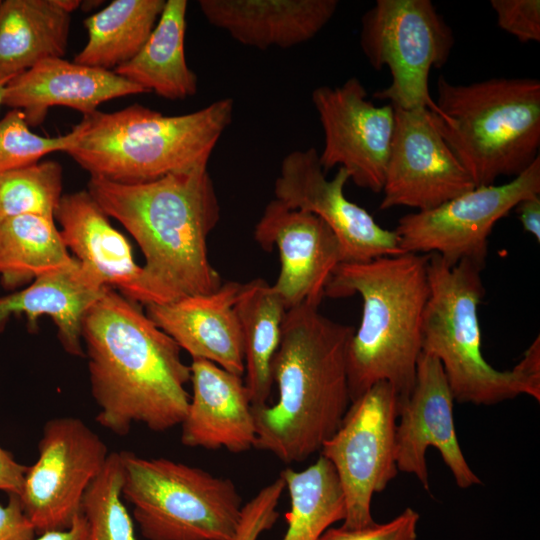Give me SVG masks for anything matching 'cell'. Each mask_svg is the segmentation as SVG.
<instances>
[{"label": "cell", "mask_w": 540, "mask_h": 540, "mask_svg": "<svg viewBox=\"0 0 540 540\" xmlns=\"http://www.w3.org/2000/svg\"><path fill=\"white\" fill-rule=\"evenodd\" d=\"M81 337L99 425L123 436L134 423L154 432L182 423L190 365L138 303L107 287L85 313Z\"/></svg>", "instance_id": "cell-1"}, {"label": "cell", "mask_w": 540, "mask_h": 540, "mask_svg": "<svg viewBox=\"0 0 540 540\" xmlns=\"http://www.w3.org/2000/svg\"><path fill=\"white\" fill-rule=\"evenodd\" d=\"M87 191L142 250L148 305L212 293L222 285L208 257L220 205L207 168L140 184L90 177Z\"/></svg>", "instance_id": "cell-2"}, {"label": "cell", "mask_w": 540, "mask_h": 540, "mask_svg": "<svg viewBox=\"0 0 540 540\" xmlns=\"http://www.w3.org/2000/svg\"><path fill=\"white\" fill-rule=\"evenodd\" d=\"M318 307L304 303L286 311L272 362L278 400L252 406L254 448L286 464L320 452L351 403L347 353L355 329L329 319Z\"/></svg>", "instance_id": "cell-3"}, {"label": "cell", "mask_w": 540, "mask_h": 540, "mask_svg": "<svg viewBox=\"0 0 540 540\" xmlns=\"http://www.w3.org/2000/svg\"><path fill=\"white\" fill-rule=\"evenodd\" d=\"M428 255L402 253L367 262H341L324 291L331 298L358 294L361 322L347 353L351 402L380 381L391 384L400 403L410 395L422 352L429 297Z\"/></svg>", "instance_id": "cell-4"}, {"label": "cell", "mask_w": 540, "mask_h": 540, "mask_svg": "<svg viewBox=\"0 0 540 540\" xmlns=\"http://www.w3.org/2000/svg\"><path fill=\"white\" fill-rule=\"evenodd\" d=\"M233 111L231 98L182 115H164L140 104L111 113L97 110L83 116L81 134L66 153L91 177L119 184L207 168Z\"/></svg>", "instance_id": "cell-5"}, {"label": "cell", "mask_w": 540, "mask_h": 540, "mask_svg": "<svg viewBox=\"0 0 540 540\" xmlns=\"http://www.w3.org/2000/svg\"><path fill=\"white\" fill-rule=\"evenodd\" d=\"M483 267L469 260L450 266L439 255H428L422 352L440 361L458 403L494 405L522 394L540 401L539 336L509 371L495 369L482 354L478 307L485 293Z\"/></svg>", "instance_id": "cell-6"}, {"label": "cell", "mask_w": 540, "mask_h": 540, "mask_svg": "<svg viewBox=\"0 0 540 540\" xmlns=\"http://www.w3.org/2000/svg\"><path fill=\"white\" fill-rule=\"evenodd\" d=\"M433 121L475 187L516 177L539 157L540 81L497 77L455 84L441 75Z\"/></svg>", "instance_id": "cell-7"}, {"label": "cell", "mask_w": 540, "mask_h": 540, "mask_svg": "<svg viewBox=\"0 0 540 540\" xmlns=\"http://www.w3.org/2000/svg\"><path fill=\"white\" fill-rule=\"evenodd\" d=\"M122 498L147 540H234L242 498L233 481L167 458L120 452Z\"/></svg>", "instance_id": "cell-8"}, {"label": "cell", "mask_w": 540, "mask_h": 540, "mask_svg": "<svg viewBox=\"0 0 540 540\" xmlns=\"http://www.w3.org/2000/svg\"><path fill=\"white\" fill-rule=\"evenodd\" d=\"M454 44L452 29L430 0H377L362 17L360 47L375 70L388 68L391 82L373 97L439 115L428 78L448 62Z\"/></svg>", "instance_id": "cell-9"}, {"label": "cell", "mask_w": 540, "mask_h": 540, "mask_svg": "<svg viewBox=\"0 0 540 540\" xmlns=\"http://www.w3.org/2000/svg\"><path fill=\"white\" fill-rule=\"evenodd\" d=\"M399 406V395L391 384L375 383L350 403L340 427L320 450L341 484L346 504L344 528L375 523L372 497L398 473L395 436Z\"/></svg>", "instance_id": "cell-10"}, {"label": "cell", "mask_w": 540, "mask_h": 540, "mask_svg": "<svg viewBox=\"0 0 540 540\" xmlns=\"http://www.w3.org/2000/svg\"><path fill=\"white\" fill-rule=\"evenodd\" d=\"M540 195V157L501 185L475 187L435 208L404 215L395 233L404 253L437 254L448 265L484 266L495 224L528 197Z\"/></svg>", "instance_id": "cell-11"}, {"label": "cell", "mask_w": 540, "mask_h": 540, "mask_svg": "<svg viewBox=\"0 0 540 540\" xmlns=\"http://www.w3.org/2000/svg\"><path fill=\"white\" fill-rule=\"evenodd\" d=\"M109 454L103 440L79 418L55 417L44 424L38 458L28 466L19 496L37 535L72 526Z\"/></svg>", "instance_id": "cell-12"}, {"label": "cell", "mask_w": 540, "mask_h": 540, "mask_svg": "<svg viewBox=\"0 0 540 540\" xmlns=\"http://www.w3.org/2000/svg\"><path fill=\"white\" fill-rule=\"evenodd\" d=\"M311 101L324 133L319 154L323 170L342 167L357 186L380 193L394 131L393 106H377L368 100L356 77L340 86L315 88Z\"/></svg>", "instance_id": "cell-13"}, {"label": "cell", "mask_w": 540, "mask_h": 540, "mask_svg": "<svg viewBox=\"0 0 540 540\" xmlns=\"http://www.w3.org/2000/svg\"><path fill=\"white\" fill-rule=\"evenodd\" d=\"M348 180L342 167L327 179L315 148L295 150L282 160L274 184L275 199L322 219L340 244L343 262L404 253L394 230L381 227L368 211L347 199L344 188Z\"/></svg>", "instance_id": "cell-14"}, {"label": "cell", "mask_w": 540, "mask_h": 540, "mask_svg": "<svg viewBox=\"0 0 540 540\" xmlns=\"http://www.w3.org/2000/svg\"><path fill=\"white\" fill-rule=\"evenodd\" d=\"M393 108L395 124L380 209L404 206L425 211L475 188L429 109Z\"/></svg>", "instance_id": "cell-15"}, {"label": "cell", "mask_w": 540, "mask_h": 540, "mask_svg": "<svg viewBox=\"0 0 540 540\" xmlns=\"http://www.w3.org/2000/svg\"><path fill=\"white\" fill-rule=\"evenodd\" d=\"M454 398L440 361L421 352L413 389L400 403L395 458L398 471L413 474L429 490L426 451L436 448L459 488L481 484L461 451L453 419Z\"/></svg>", "instance_id": "cell-16"}, {"label": "cell", "mask_w": 540, "mask_h": 540, "mask_svg": "<svg viewBox=\"0 0 540 540\" xmlns=\"http://www.w3.org/2000/svg\"><path fill=\"white\" fill-rule=\"evenodd\" d=\"M254 240L266 251L278 249L281 267L273 286L287 310L304 303L319 306L333 271L343 262L327 224L273 199L255 225Z\"/></svg>", "instance_id": "cell-17"}, {"label": "cell", "mask_w": 540, "mask_h": 540, "mask_svg": "<svg viewBox=\"0 0 540 540\" xmlns=\"http://www.w3.org/2000/svg\"><path fill=\"white\" fill-rule=\"evenodd\" d=\"M109 218L87 189L63 194L55 212L62 239L82 270L98 285L116 288L146 306L150 300L143 267L136 263L129 240Z\"/></svg>", "instance_id": "cell-18"}, {"label": "cell", "mask_w": 540, "mask_h": 540, "mask_svg": "<svg viewBox=\"0 0 540 540\" xmlns=\"http://www.w3.org/2000/svg\"><path fill=\"white\" fill-rule=\"evenodd\" d=\"M143 93L144 89L114 71L49 58L9 80L2 105L22 111L29 127H36L54 106L68 107L86 116L104 102Z\"/></svg>", "instance_id": "cell-19"}, {"label": "cell", "mask_w": 540, "mask_h": 540, "mask_svg": "<svg viewBox=\"0 0 540 540\" xmlns=\"http://www.w3.org/2000/svg\"><path fill=\"white\" fill-rule=\"evenodd\" d=\"M240 287L241 283L225 282L212 293L146 305V314L192 359H205L243 376V341L234 310Z\"/></svg>", "instance_id": "cell-20"}, {"label": "cell", "mask_w": 540, "mask_h": 540, "mask_svg": "<svg viewBox=\"0 0 540 540\" xmlns=\"http://www.w3.org/2000/svg\"><path fill=\"white\" fill-rule=\"evenodd\" d=\"M190 369L192 395L180 424L181 443L233 453L254 447L252 405L242 376L200 358L192 359Z\"/></svg>", "instance_id": "cell-21"}, {"label": "cell", "mask_w": 540, "mask_h": 540, "mask_svg": "<svg viewBox=\"0 0 540 540\" xmlns=\"http://www.w3.org/2000/svg\"><path fill=\"white\" fill-rule=\"evenodd\" d=\"M198 4L211 25L260 50L309 41L338 8L337 0H200Z\"/></svg>", "instance_id": "cell-22"}, {"label": "cell", "mask_w": 540, "mask_h": 540, "mask_svg": "<svg viewBox=\"0 0 540 540\" xmlns=\"http://www.w3.org/2000/svg\"><path fill=\"white\" fill-rule=\"evenodd\" d=\"M106 288L95 283L74 257L70 264L42 274L24 289L0 296V332L13 315H24L33 330L41 316H48L65 352L83 357L82 320Z\"/></svg>", "instance_id": "cell-23"}, {"label": "cell", "mask_w": 540, "mask_h": 540, "mask_svg": "<svg viewBox=\"0 0 540 540\" xmlns=\"http://www.w3.org/2000/svg\"><path fill=\"white\" fill-rule=\"evenodd\" d=\"M71 13L59 0L0 3V77L12 78L49 58L65 55Z\"/></svg>", "instance_id": "cell-24"}, {"label": "cell", "mask_w": 540, "mask_h": 540, "mask_svg": "<svg viewBox=\"0 0 540 540\" xmlns=\"http://www.w3.org/2000/svg\"><path fill=\"white\" fill-rule=\"evenodd\" d=\"M187 6L186 0H166L141 50L114 72L170 101L195 95L198 77L186 62L184 48Z\"/></svg>", "instance_id": "cell-25"}, {"label": "cell", "mask_w": 540, "mask_h": 540, "mask_svg": "<svg viewBox=\"0 0 540 540\" xmlns=\"http://www.w3.org/2000/svg\"><path fill=\"white\" fill-rule=\"evenodd\" d=\"M234 310L242 334L245 386L252 406H263L273 387L272 362L280 345L285 303L263 279L241 284Z\"/></svg>", "instance_id": "cell-26"}, {"label": "cell", "mask_w": 540, "mask_h": 540, "mask_svg": "<svg viewBox=\"0 0 540 540\" xmlns=\"http://www.w3.org/2000/svg\"><path fill=\"white\" fill-rule=\"evenodd\" d=\"M165 3V0H113L84 20L88 40L73 61L107 71L127 63L146 43Z\"/></svg>", "instance_id": "cell-27"}, {"label": "cell", "mask_w": 540, "mask_h": 540, "mask_svg": "<svg viewBox=\"0 0 540 540\" xmlns=\"http://www.w3.org/2000/svg\"><path fill=\"white\" fill-rule=\"evenodd\" d=\"M74 260L55 219L21 215L0 222V281L8 290Z\"/></svg>", "instance_id": "cell-28"}, {"label": "cell", "mask_w": 540, "mask_h": 540, "mask_svg": "<svg viewBox=\"0 0 540 540\" xmlns=\"http://www.w3.org/2000/svg\"><path fill=\"white\" fill-rule=\"evenodd\" d=\"M280 476L290 497L282 540H319L334 523L345 519L341 484L333 465L322 455L307 468H286Z\"/></svg>", "instance_id": "cell-29"}, {"label": "cell", "mask_w": 540, "mask_h": 540, "mask_svg": "<svg viewBox=\"0 0 540 540\" xmlns=\"http://www.w3.org/2000/svg\"><path fill=\"white\" fill-rule=\"evenodd\" d=\"M62 188L63 169L53 160L0 173V222L30 214L55 219Z\"/></svg>", "instance_id": "cell-30"}, {"label": "cell", "mask_w": 540, "mask_h": 540, "mask_svg": "<svg viewBox=\"0 0 540 540\" xmlns=\"http://www.w3.org/2000/svg\"><path fill=\"white\" fill-rule=\"evenodd\" d=\"M122 482L120 452H110L82 501L88 540H136L132 518L123 503Z\"/></svg>", "instance_id": "cell-31"}, {"label": "cell", "mask_w": 540, "mask_h": 540, "mask_svg": "<svg viewBox=\"0 0 540 540\" xmlns=\"http://www.w3.org/2000/svg\"><path fill=\"white\" fill-rule=\"evenodd\" d=\"M81 123L64 135L40 136L30 130L22 111L10 109L0 119V173L40 162L47 154L66 152L78 140Z\"/></svg>", "instance_id": "cell-32"}, {"label": "cell", "mask_w": 540, "mask_h": 540, "mask_svg": "<svg viewBox=\"0 0 540 540\" xmlns=\"http://www.w3.org/2000/svg\"><path fill=\"white\" fill-rule=\"evenodd\" d=\"M284 490L285 482L279 475L243 505L234 540H257L262 532L271 529L279 517L277 506Z\"/></svg>", "instance_id": "cell-33"}, {"label": "cell", "mask_w": 540, "mask_h": 540, "mask_svg": "<svg viewBox=\"0 0 540 540\" xmlns=\"http://www.w3.org/2000/svg\"><path fill=\"white\" fill-rule=\"evenodd\" d=\"M498 26L522 43L540 41L539 0H491Z\"/></svg>", "instance_id": "cell-34"}, {"label": "cell", "mask_w": 540, "mask_h": 540, "mask_svg": "<svg viewBox=\"0 0 540 540\" xmlns=\"http://www.w3.org/2000/svg\"><path fill=\"white\" fill-rule=\"evenodd\" d=\"M419 514L412 508H406L400 515L383 524L348 529L344 527L328 528L319 540H417Z\"/></svg>", "instance_id": "cell-35"}, {"label": "cell", "mask_w": 540, "mask_h": 540, "mask_svg": "<svg viewBox=\"0 0 540 540\" xmlns=\"http://www.w3.org/2000/svg\"><path fill=\"white\" fill-rule=\"evenodd\" d=\"M36 536L20 497L9 494L7 504L0 505V540H34Z\"/></svg>", "instance_id": "cell-36"}, {"label": "cell", "mask_w": 540, "mask_h": 540, "mask_svg": "<svg viewBox=\"0 0 540 540\" xmlns=\"http://www.w3.org/2000/svg\"><path fill=\"white\" fill-rule=\"evenodd\" d=\"M28 466L18 463L13 455L0 446V491L20 496Z\"/></svg>", "instance_id": "cell-37"}, {"label": "cell", "mask_w": 540, "mask_h": 540, "mask_svg": "<svg viewBox=\"0 0 540 540\" xmlns=\"http://www.w3.org/2000/svg\"><path fill=\"white\" fill-rule=\"evenodd\" d=\"M525 232L540 241V195L523 199L514 208Z\"/></svg>", "instance_id": "cell-38"}, {"label": "cell", "mask_w": 540, "mask_h": 540, "mask_svg": "<svg viewBox=\"0 0 540 540\" xmlns=\"http://www.w3.org/2000/svg\"><path fill=\"white\" fill-rule=\"evenodd\" d=\"M34 540H88V526L82 513L72 526L62 531H49L39 534Z\"/></svg>", "instance_id": "cell-39"}, {"label": "cell", "mask_w": 540, "mask_h": 540, "mask_svg": "<svg viewBox=\"0 0 540 540\" xmlns=\"http://www.w3.org/2000/svg\"><path fill=\"white\" fill-rule=\"evenodd\" d=\"M10 79L11 78L0 77V107L2 106L3 102L5 86Z\"/></svg>", "instance_id": "cell-40"}, {"label": "cell", "mask_w": 540, "mask_h": 540, "mask_svg": "<svg viewBox=\"0 0 540 540\" xmlns=\"http://www.w3.org/2000/svg\"><path fill=\"white\" fill-rule=\"evenodd\" d=\"M2 0H0V3H1Z\"/></svg>", "instance_id": "cell-41"}]
</instances>
